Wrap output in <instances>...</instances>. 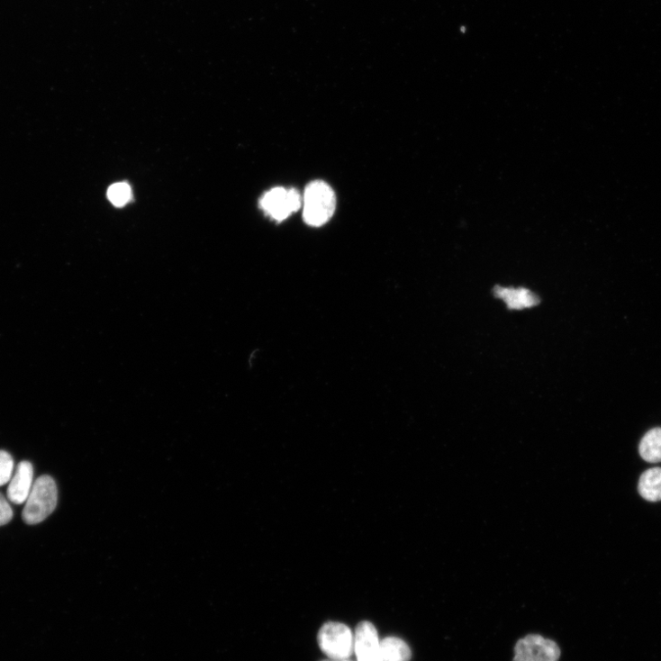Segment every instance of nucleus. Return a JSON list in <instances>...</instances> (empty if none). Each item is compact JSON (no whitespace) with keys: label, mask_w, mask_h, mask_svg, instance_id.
Listing matches in <instances>:
<instances>
[{"label":"nucleus","mask_w":661,"mask_h":661,"mask_svg":"<svg viewBox=\"0 0 661 661\" xmlns=\"http://www.w3.org/2000/svg\"><path fill=\"white\" fill-rule=\"evenodd\" d=\"M59 491L55 480L47 475L39 477L32 485L23 512L27 525H37L45 521L57 508Z\"/></svg>","instance_id":"obj_1"},{"label":"nucleus","mask_w":661,"mask_h":661,"mask_svg":"<svg viewBox=\"0 0 661 661\" xmlns=\"http://www.w3.org/2000/svg\"><path fill=\"white\" fill-rule=\"evenodd\" d=\"M337 199L332 187L323 181L310 183L303 200V219L311 226H321L335 213Z\"/></svg>","instance_id":"obj_2"},{"label":"nucleus","mask_w":661,"mask_h":661,"mask_svg":"<svg viewBox=\"0 0 661 661\" xmlns=\"http://www.w3.org/2000/svg\"><path fill=\"white\" fill-rule=\"evenodd\" d=\"M318 644L330 659L342 661L354 653V635L344 624L329 622L318 633Z\"/></svg>","instance_id":"obj_3"},{"label":"nucleus","mask_w":661,"mask_h":661,"mask_svg":"<svg viewBox=\"0 0 661 661\" xmlns=\"http://www.w3.org/2000/svg\"><path fill=\"white\" fill-rule=\"evenodd\" d=\"M302 204V196L294 188L286 190L285 187L272 188L260 200V207L265 213L277 222L285 221L299 211Z\"/></svg>","instance_id":"obj_4"},{"label":"nucleus","mask_w":661,"mask_h":661,"mask_svg":"<svg viewBox=\"0 0 661 661\" xmlns=\"http://www.w3.org/2000/svg\"><path fill=\"white\" fill-rule=\"evenodd\" d=\"M559 656L557 643L539 635H529L517 642L513 661H558Z\"/></svg>","instance_id":"obj_5"},{"label":"nucleus","mask_w":661,"mask_h":661,"mask_svg":"<svg viewBox=\"0 0 661 661\" xmlns=\"http://www.w3.org/2000/svg\"><path fill=\"white\" fill-rule=\"evenodd\" d=\"M354 652L358 661H383L379 635L369 622L360 623L354 636Z\"/></svg>","instance_id":"obj_6"},{"label":"nucleus","mask_w":661,"mask_h":661,"mask_svg":"<svg viewBox=\"0 0 661 661\" xmlns=\"http://www.w3.org/2000/svg\"><path fill=\"white\" fill-rule=\"evenodd\" d=\"M33 485V466L29 461H22L16 467L7 490L8 500L23 504L28 499Z\"/></svg>","instance_id":"obj_7"},{"label":"nucleus","mask_w":661,"mask_h":661,"mask_svg":"<svg viewBox=\"0 0 661 661\" xmlns=\"http://www.w3.org/2000/svg\"><path fill=\"white\" fill-rule=\"evenodd\" d=\"M494 294L503 300L511 310H523L539 303V299L536 294L523 288L497 287L494 290Z\"/></svg>","instance_id":"obj_8"},{"label":"nucleus","mask_w":661,"mask_h":661,"mask_svg":"<svg viewBox=\"0 0 661 661\" xmlns=\"http://www.w3.org/2000/svg\"><path fill=\"white\" fill-rule=\"evenodd\" d=\"M638 491L640 495L649 502L661 501V468L654 467L642 475Z\"/></svg>","instance_id":"obj_9"},{"label":"nucleus","mask_w":661,"mask_h":661,"mask_svg":"<svg viewBox=\"0 0 661 661\" xmlns=\"http://www.w3.org/2000/svg\"><path fill=\"white\" fill-rule=\"evenodd\" d=\"M383 661H409L412 652L401 638H386L381 641Z\"/></svg>","instance_id":"obj_10"},{"label":"nucleus","mask_w":661,"mask_h":661,"mask_svg":"<svg viewBox=\"0 0 661 661\" xmlns=\"http://www.w3.org/2000/svg\"><path fill=\"white\" fill-rule=\"evenodd\" d=\"M639 453L649 463L661 461V429H654L645 435L639 446Z\"/></svg>","instance_id":"obj_11"},{"label":"nucleus","mask_w":661,"mask_h":661,"mask_svg":"<svg viewBox=\"0 0 661 661\" xmlns=\"http://www.w3.org/2000/svg\"><path fill=\"white\" fill-rule=\"evenodd\" d=\"M131 190L127 183L113 184L108 191L110 202L116 207L124 206L131 200Z\"/></svg>","instance_id":"obj_12"},{"label":"nucleus","mask_w":661,"mask_h":661,"mask_svg":"<svg viewBox=\"0 0 661 661\" xmlns=\"http://www.w3.org/2000/svg\"><path fill=\"white\" fill-rule=\"evenodd\" d=\"M14 475V460L12 455L0 450V486L9 484Z\"/></svg>","instance_id":"obj_13"},{"label":"nucleus","mask_w":661,"mask_h":661,"mask_svg":"<svg viewBox=\"0 0 661 661\" xmlns=\"http://www.w3.org/2000/svg\"><path fill=\"white\" fill-rule=\"evenodd\" d=\"M14 517L13 508L8 500L0 493V527L5 526L12 521Z\"/></svg>","instance_id":"obj_14"},{"label":"nucleus","mask_w":661,"mask_h":661,"mask_svg":"<svg viewBox=\"0 0 661 661\" xmlns=\"http://www.w3.org/2000/svg\"><path fill=\"white\" fill-rule=\"evenodd\" d=\"M342 661H346V660H342Z\"/></svg>","instance_id":"obj_15"}]
</instances>
